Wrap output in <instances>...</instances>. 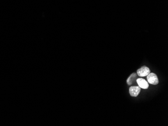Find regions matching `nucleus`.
I'll return each instance as SVG.
<instances>
[{"instance_id": "1", "label": "nucleus", "mask_w": 168, "mask_h": 126, "mask_svg": "<svg viewBox=\"0 0 168 126\" xmlns=\"http://www.w3.org/2000/svg\"><path fill=\"white\" fill-rule=\"evenodd\" d=\"M147 79L148 83L152 85H157L159 83L157 76L154 73H150L147 76Z\"/></svg>"}, {"instance_id": "2", "label": "nucleus", "mask_w": 168, "mask_h": 126, "mask_svg": "<svg viewBox=\"0 0 168 126\" xmlns=\"http://www.w3.org/2000/svg\"><path fill=\"white\" fill-rule=\"evenodd\" d=\"M150 72V69H148V67L145 66H143L137 70L138 76H140V77H143V76H148Z\"/></svg>"}, {"instance_id": "3", "label": "nucleus", "mask_w": 168, "mask_h": 126, "mask_svg": "<svg viewBox=\"0 0 168 126\" xmlns=\"http://www.w3.org/2000/svg\"><path fill=\"white\" fill-rule=\"evenodd\" d=\"M140 88L136 86H132L129 88V93L131 96L136 97L140 94Z\"/></svg>"}, {"instance_id": "4", "label": "nucleus", "mask_w": 168, "mask_h": 126, "mask_svg": "<svg viewBox=\"0 0 168 126\" xmlns=\"http://www.w3.org/2000/svg\"><path fill=\"white\" fill-rule=\"evenodd\" d=\"M137 83L139 85V87L143 89H147L148 88V83L145 79L141 78H138L136 80Z\"/></svg>"}, {"instance_id": "5", "label": "nucleus", "mask_w": 168, "mask_h": 126, "mask_svg": "<svg viewBox=\"0 0 168 126\" xmlns=\"http://www.w3.org/2000/svg\"><path fill=\"white\" fill-rule=\"evenodd\" d=\"M136 74L135 73H133L132 74H131V76L128 78L127 80V84L130 85H132L133 83L134 82L135 79L136 78Z\"/></svg>"}]
</instances>
